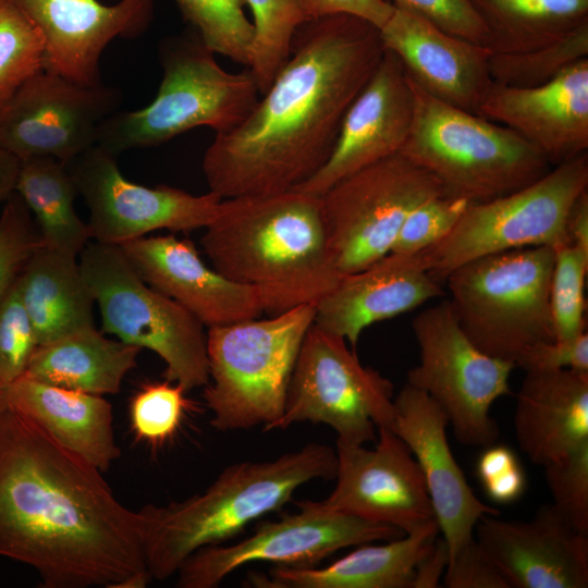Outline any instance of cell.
Masks as SVG:
<instances>
[{
    "instance_id": "cell-1",
    "label": "cell",
    "mask_w": 588,
    "mask_h": 588,
    "mask_svg": "<svg viewBox=\"0 0 588 588\" xmlns=\"http://www.w3.org/2000/svg\"><path fill=\"white\" fill-rule=\"evenodd\" d=\"M380 29L351 14L303 22L291 53L245 120L203 158L222 199L297 188L327 162L343 118L384 53Z\"/></svg>"
},
{
    "instance_id": "cell-2",
    "label": "cell",
    "mask_w": 588,
    "mask_h": 588,
    "mask_svg": "<svg viewBox=\"0 0 588 588\" xmlns=\"http://www.w3.org/2000/svg\"><path fill=\"white\" fill-rule=\"evenodd\" d=\"M96 466L0 406V556L45 588H112L147 569L137 513Z\"/></svg>"
},
{
    "instance_id": "cell-3",
    "label": "cell",
    "mask_w": 588,
    "mask_h": 588,
    "mask_svg": "<svg viewBox=\"0 0 588 588\" xmlns=\"http://www.w3.org/2000/svg\"><path fill=\"white\" fill-rule=\"evenodd\" d=\"M200 244L212 268L256 291L271 315L316 305L342 275L328 247L320 197L295 189L222 199Z\"/></svg>"
},
{
    "instance_id": "cell-4",
    "label": "cell",
    "mask_w": 588,
    "mask_h": 588,
    "mask_svg": "<svg viewBox=\"0 0 588 588\" xmlns=\"http://www.w3.org/2000/svg\"><path fill=\"white\" fill-rule=\"evenodd\" d=\"M335 474V451L311 442L273 460L232 464L204 492L183 501L143 506L136 513L148 572L158 580L175 575L195 551L236 537L281 509L304 483Z\"/></svg>"
},
{
    "instance_id": "cell-5",
    "label": "cell",
    "mask_w": 588,
    "mask_h": 588,
    "mask_svg": "<svg viewBox=\"0 0 588 588\" xmlns=\"http://www.w3.org/2000/svg\"><path fill=\"white\" fill-rule=\"evenodd\" d=\"M162 79L152 101L133 111H115L98 127L97 145L114 156L162 145L196 127L216 134L235 128L258 101L259 88L246 69H222L198 34L169 37L159 46Z\"/></svg>"
},
{
    "instance_id": "cell-6",
    "label": "cell",
    "mask_w": 588,
    "mask_h": 588,
    "mask_svg": "<svg viewBox=\"0 0 588 588\" xmlns=\"http://www.w3.org/2000/svg\"><path fill=\"white\" fill-rule=\"evenodd\" d=\"M409 79L414 118L400 152L431 173L446 196L487 201L551 169L543 154L513 130L446 103Z\"/></svg>"
},
{
    "instance_id": "cell-7",
    "label": "cell",
    "mask_w": 588,
    "mask_h": 588,
    "mask_svg": "<svg viewBox=\"0 0 588 588\" xmlns=\"http://www.w3.org/2000/svg\"><path fill=\"white\" fill-rule=\"evenodd\" d=\"M316 305L208 328L209 382L204 400L220 431L262 426L281 418L292 371Z\"/></svg>"
},
{
    "instance_id": "cell-8",
    "label": "cell",
    "mask_w": 588,
    "mask_h": 588,
    "mask_svg": "<svg viewBox=\"0 0 588 588\" xmlns=\"http://www.w3.org/2000/svg\"><path fill=\"white\" fill-rule=\"evenodd\" d=\"M553 266L554 247H525L474 259L446 277L456 319L480 351L515 365L530 347L555 340Z\"/></svg>"
},
{
    "instance_id": "cell-9",
    "label": "cell",
    "mask_w": 588,
    "mask_h": 588,
    "mask_svg": "<svg viewBox=\"0 0 588 588\" xmlns=\"http://www.w3.org/2000/svg\"><path fill=\"white\" fill-rule=\"evenodd\" d=\"M79 266L101 316V331L147 348L164 363V379L187 392L209 382L204 324L145 283L118 246L88 243Z\"/></svg>"
},
{
    "instance_id": "cell-10",
    "label": "cell",
    "mask_w": 588,
    "mask_h": 588,
    "mask_svg": "<svg viewBox=\"0 0 588 588\" xmlns=\"http://www.w3.org/2000/svg\"><path fill=\"white\" fill-rule=\"evenodd\" d=\"M588 189V152L554 168L507 195L469 204L442 240L418 253L428 273L442 283L460 266L502 252L556 246L578 196Z\"/></svg>"
},
{
    "instance_id": "cell-11",
    "label": "cell",
    "mask_w": 588,
    "mask_h": 588,
    "mask_svg": "<svg viewBox=\"0 0 588 588\" xmlns=\"http://www.w3.org/2000/svg\"><path fill=\"white\" fill-rule=\"evenodd\" d=\"M419 364L407 384L428 394L445 413L456 440L486 448L499 438L492 404L510 395L515 365L480 351L461 328L449 299L420 311L412 322Z\"/></svg>"
},
{
    "instance_id": "cell-12",
    "label": "cell",
    "mask_w": 588,
    "mask_h": 588,
    "mask_svg": "<svg viewBox=\"0 0 588 588\" xmlns=\"http://www.w3.org/2000/svg\"><path fill=\"white\" fill-rule=\"evenodd\" d=\"M393 391L388 378L362 365L345 339L314 322L302 342L283 414L271 430L310 421L328 425L345 443L375 441L378 428L391 429Z\"/></svg>"
},
{
    "instance_id": "cell-13",
    "label": "cell",
    "mask_w": 588,
    "mask_h": 588,
    "mask_svg": "<svg viewBox=\"0 0 588 588\" xmlns=\"http://www.w3.org/2000/svg\"><path fill=\"white\" fill-rule=\"evenodd\" d=\"M440 195V182L401 152L336 182L320 196L336 270L352 273L388 255L412 209Z\"/></svg>"
},
{
    "instance_id": "cell-14",
    "label": "cell",
    "mask_w": 588,
    "mask_h": 588,
    "mask_svg": "<svg viewBox=\"0 0 588 588\" xmlns=\"http://www.w3.org/2000/svg\"><path fill=\"white\" fill-rule=\"evenodd\" d=\"M297 506V513L266 522L243 540L195 551L177 569L176 586L216 588L232 572L253 562L311 567L343 548L405 535L392 525L321 509L315 501H301Z\"/></svg>"
},
{
    "instance_id": "cell-15",
    "label": "cell",
    "mask_w": 588,
    "mask_h": 588,
    "mask_svg": "<svg viewBox=\"0 0 588 588\" xmlns=\"http://www.w3.org/2000/svg\"><path fill=\"white\" fill-rule=\"evenodd\" d=\"M115 157L95 145L68 163L87 205L94 242L119 246L159 230L205 229L217 216L222 201L217 194L193 195L168 185L133 183L124 177Z\"/></svg>"
},
{
    "instance_id": "cell-16",
    "label": "cell",
    "mask_w": 588,
    "mask_h": 588,
    "mask_svg": "<svg viewBox=\"0 0 588 588\" xmlns=\"http://www.w3.org/2000/svg\"><path fill=\"white\" fill-rule=\"evenodd\" d=\"M120 102L114 87L84 86L41 70L0 107V148L20 160L50 157L68 164L97 145L100 123Z\"/></svg>"
},
{
    "instance_id": "cell-17",
    "label": "cell",
    "mask_w": 588,
    "mask_h": 588,
    "mask_svg": "<svg viewBox=\"0 0 588 588\" xmlns=\"http://www.w3.org/2000/svg\"><path fill=\"white\" fill-rule=\"evenodd\" d=\"M377 431L375 449L336 440L334 489L315 503L408 534L436 519L426 481L405 442L390 428Z\"/></svg>"
},
{
    "instance_id": "cell-18",
    "label": "cell",
    "mask_w": 588,
    "mask_h": 588,
    "mask_svg": "<svg viewBox=\"0 0 588 588\" xmlns=\"http://www.w3.org/2000/svg\"><path fill=\"white\" fill-rule=\"evenodd\" d=\"M411 79L385 49L373 74L347 109L323 167L295 191L323 195L345 176L400 152L414 118Z\"/></svg>"
},
{
    "instance_id": "cell-19",
    "label": "cell",
    "mask_w": 588,
    "mask_h": 588,
    "mask_svg": "<svg viewBox=\"0 0 588 588\" xmlns=\"http://www.w3.org/2000/svg\"><path fill=\"white\" fill-rule=\"evenodd\" d=\"M393 408L391 430L418 463L452 559L474 538L478 520L500 511L480 501L470 489L450 449L448 417L428 394L406 383L393 399Z\"/></svg>"
},
{
    "instance_id": "cell-20",
    "label": "cell",
    "mask_w": 588,
    "mask_h": 588,
    "mask_svg": "<svg viewBox=\"0 0 588 588\" xmlns=\"http://www.w3.org/2000/svg\"><path fill=\"white\" fill-rule=\"evenodd\" d=\"M40 32L45 68L69 81L101 85L99 61L115 38H134L150 24L154 0H13Z\"/></svg>"
},
{
    "instance_id": "cell-21",
    "label": "cell",
    "mask_w": 588,
    "mask_h": 588,
    "mask_svg": "<svg viewBox=\"0 0 588 588\" xmlns=\"http://www.w3.org/2000/svg\"><path fill=\"white\" fill-rule=\"evenodd\" d=\"M118 247L145 283L207 328L258 318L265 311L256 291L208 267L191 240L143 236Z\"/></svg>"
},
{
    "instance_id": "cell-22",
    "label": "cell",
    "mask_w": 588,
    "mask_h": 588,
    "mask_svg": "<svg viewBox=\"0 0 588 588\" xmlns=\"http://www.w3.org/2000/svg\"><path fill=\"white\" fill-rule=\"evenodd\" d=\"M475 529L513 588L588 587V536L553 504L541 506L528 522L486 515Z\"/></svg>"
},
{
    "instance_id": "cell-23",
    "label": "cell",
    "mask_w": 588,
    "mask_h": 588,
    "mask_svg": "<svg viewBox=\"0 0 588 588\" xmlns=\"http://www.w3.org/2000/svg\"><path fill=\"white\" fill-rule=\"evenodd\" d=\"M537 147L551 166L588 149V58L532 87L493 83L478 111Z\"/></svg>"
},
{
    "instance_id": "cell-24",
    "label": "cell",
    "mask_w": 588,
    "mask_h": 588,
    "mask_svg": "<svg viewBox=\"0 0 588 588\" xmlns=\"http://www.w3.org/2000/svg\"><path fill=\"white\" fill-rule=\"evenodd\" d=\"M379 29L384 48L399 58L418 86L446 103L477 114L494 83L489 48L443 32L395 7Z\"/></svg>"
},
{
    "instance_id": "cell-25",
    "label": "cell",
    "mask_w": 588,
    "mask_h": 588,
    "mask_svg": "<svg viewBox=\"0 0 588 588\" xmlns=\"http://www.w3.org/2000/svg\"><path fill=\"white\" fill-rule=\"evenodd\" d=\"M441 284L418 254L389 253L362 270L342 274L316 304L314 322L345 339L354 350L370 324L443 296Z\"/></svg>"
},
{
    "instance_id": "cell-26",
    "label": "cell",
    "mask_w": 588,
    "mask_h": 588,
    "mask_svg": "<svg viewBox=\"0 0 588 588\" xmlns=\"http://www.w3.org/2000/svg\"><path fill=\"white\" fill-rule=\"evenodd\" d=\"M514 430L522 452L542 467L588 443V371H527Z\"/></svg>"
},
{
    "instance_id": "cell-27",
    "label": "cell",
    "mask_w": 588,
    "mask_h": 588,
    "mask_svg": "<svg viewBox=\"0 0 588 588\" xmlns=\"http://www.w3.org/2000/svg\"><path fill=\"white\" fill-rule=\"evenodd\" d=\"M0 406L29 418L102 473L121 454L112 406L102 395L52 385L24 373L0 392Z\"/></svg>"
},
{
    "instance_id": "cell-28",
    "label": "cell",
    "mask_w": 588,
    "mask_h": 588,
    "mask_svg": "<svg viewBox=\"0 0 588 588\" xmlns=\"http://www.w3.org/2000/svg\"><path fill=\"white\" fill-rule=\"evenodd\" d=\"M439 525L429 520L380 546H363L326 567L273 565L267 574L250 573L256 588H412L419 561L433 546Z\"/></svg>"
},
{
    "instance_id": "cell-29",
    "label": "cell",
    "mask_w": 588,
    "mask_h": 588,
    "mask_svg": "<svg viewBox=\"0 0 588 588\" xmlns=\"http://www.w3.org/2000/svg\"><path fill=\"white\" fill-rule=\"evenodd\" d=\"M16 283L38 345L94 326L95 301L76 255L39 241Z\"/></svg>"
},
{
    "instance_id": "cell-30",
    "label": "cell",
    "mask_w": 588,
    "mask_h": 588,
    "mask_svg": "<svg viewBox=\"0 0 588 588\" xmlns=\"http://www.w3.org/2000/svg\"><path fill=\"white\" fill-rule=\"evenodd\" d=\"M142 348L105 336L95 326L37 345L25 375L52 385L106 395L120 391Z\"/></svg>"
},
{
    "instance_id": "cell-31",
    "label": "cell",
    "mask_w": 588,
    "mask_h": 588,
    "mask_svg": "<svg viewBox=\"0 0 588 588\" xmlns=\"http://www.w3.org/2000/svg\"><path fill=\"white\" fill-rule=\"evenodd\" d=\"M15 193L34 217L41 244L78 256L89 243L74 206L78 194L66 163L50 157L21 160Z\"/></svg>"
},
{
    "instance_id": "cell-32",
    "label": "cell",
    "mask_w": 588,
    "mask_h": 588,
    "mask_svg": "<svg viewBox=\"0 0 588 588\" xmlns=\"http://www.w3.org/2000/svg\"><path fill=\"white\" fill-rule=\"evenodd\" d=\"M468 1L487 29V48L495 53L549 45L588 22V0Z\"/></svg>"
},
{
    "instance_id": "cell-33",
    "label": "cell",
    "mask_w": 588,
    "mask_h": 588,
    "mask_svg": "<svg viewBox=\"0 0 588 588\" xmlns=\"http://www.w3.org/2000/svg\"><path fill=\"white\" fill-rule=\"evenodd\" d=\"M252 11L254 42L248 71L262 95L291 53L293 37L306 21L296 0H243Z\"/></svg>"
},
{
    "instance_id": "cell-34",
    "label": "cell",
    "mask_w": 588,
    "mask_h": 588,
    "mask_svg": "<svg viewBox=\"0 0 588 588\" xmlns=\"http://www.w3.org/2000/svg\"><path fill=\"white\" fill-rule=\"evenodd\" d=\"M588 58V22L549 45L516 53L490 56L494 83L532 87L544 84L576 62Z\"/></svg>"
},
{
    "instance_id": "cell-35",
    "label": "cell",
    "mask_w": 588,
    "mask_h": 588,
    "mask_svg": "<svg viewBox=\"0 0 588 588\" xmlns=\"http://www.w3.org/2000/svg\"><path fill=\"white\" fill-rule=\"evenodd\" d=\"M184 20L204 44L247 68L254 42V25L243 0H174Z\"/></svg>"
},
{
    "instance_id": "cell-36",
    "label": "cell",
    "mask_w": 588,
    "mask_h": 588,
    "mask_svg": "<svg viewBox=\"0 0 588 588\" xmlns=\"http://www.w3.org/2000/svg\"><path fill=\"white\" fill-rule=\"evenodd\" d=\"M44 68L40 32L13 0H0V107Z\"/></svg>"
},
{
    "instance_id": "cell-37",
    "label": "cell",
    "mask_w": 588,
    "mask_h": 588,
    "mask_svg": "<svg viewBox=\"0 0 588 588\" xmlns=\"http://www.w3.org/2000/svg\"><path fill=\"white\" fill-rule=\"evenodd\" d=\"M179 383H143L130 401L131 427L136 438L152 448L162 446L179 431L194 403Z\"/></svg>"
},
{
    "instance_id": "cell-38",
    "label": "cell",
    "mask_w": 588,
    "mask_h": 588,
    "mask_svg": "<svg viewBox=\"0 0 588 588\" xmlns=\"http://www.w3.org/2000/svg\"><path fill=\"white\" fill-rule=\"evenodd\" d=\"M588 255L567 244L554 246L550 302L555 340L575 338L587 331L585 280Z\"/></svg>"
},
{
    "instance_id": "cell-39",
    "label": "cell",
    "mask_w": 588,
    "mask_h": 588,
    "mask_svg": "<svg viewBox=\"0 0 588 588\" xmlns=\"http://www.w3.org/2000/svg\"><path fill=\"white\" fill-rule=\"evenodd\" d=\"M469 204L446 195L424 200L405 218L390 253L414 255L432 246L450 233Z\"/></svg>"
},
{
    "instance_id": "cell-40",
    "label": "cell",
    "mask_w": 588,
    "mask_h": 588,
    "mask_svg": "<svg viewBox=\"0 0 588 588\" xmlns=\"http://www.w3.org/2000/svg\"><path fill=\"white\" fill-rule=\"evenodd\" d=\"M37 345L15 280L0 301V392L25 373Z\"/></svg>"
},
{
    "instance_id": "cell-41",
    "label": "cell",
    "mask_w": 588,
    "mask_h": 588,
    "mask_svg": "<svg viewBox=\"0 0 588 588\" xmlns=\"http://www.w3.org/2000/svg\"><path fill=\"white\" fill-rule=\"evenodd\" d=\"M543 468L553 505L578 532L588 536V443Z\"/></svg>"
},
{
    "instance_id": "cell-42",
    "label": "cell",
    "mask_w": 588,
    "mask_h": 588,
    "mask_svg": "<svg viewBox=\"0 0 588 588\" xmlns=\"http://www.w3.org/2000/svg\"><path fill=\"white\" fill-rule=\"evenodd\" d=\"M39 243V233L25 204L13 193L0 211V301Z\"/></svg>"
},
{
    "instance_id": "cell-43",
    "label": "cell",
    "mask_w": 588,
    "mask_h": 588,
    "mask_svg": "<svg viewBox=\"0 0 588 588\" xmlns=\"http://www.w3.org/2000/svg\"><path fill=\"white\" fill-rule=\"evenodd\" d=\"M409 11L443 32L487 47V29L468 0H384Z\"/></svg>"
},
{
    "instance_id": "cell-44",
    "label": "cell",
    "mask_w": 588,
    "mask_h": 588,
    "mask_svg": "<svg viewBox=\"0 0 588 588\" xmlns=\"http://www.w3.org/2000/svg\"><path fill=\"white\" fill-rule=\"evenodd\" d=\"M479 455L476 474L487 497L498 504L517 501L525 492L527 478L517 455L506 445L491 444Z\"/></svg>"
},
{
    "instance_id": "cell-45",
    "label": "cell",
    "mask_w": 588,
    "mask_h": 588,
    "mask_svg": "<svg viewBox=\"0 0 588 588\" xmlns=\"http://www.w3.org/2000/svg\"><path fill=\"white\" fill-rule=\"evenodd\" d=\"M444 585L449 588H513L503 571L475 538L450 559Z\"/></svg>"
},
{
    "instance_id": "cell-46",
    "label": "cell",
    "mask_w": 588,
    "mask_h": 588,
    "mask_svg": "<svg viewBox=\"0 0 588 588\" xmlns=\"http://www.w3.org/2000/svg\"><path fill=\"white\" fill-rule=\"evenodd\" d=\"M527 371L574 369L588 371V333L565 340L542 342L527 350L516 362Z\"/></svg>"
},
{
    "instance_id": "cell-47",
    "label": "cell",
    "mask_w": 588,
    "mask_h": 588,
    "mask_svg": "<svg viewBox=\"0 0 588 588\" xmlns=\"http://www.w3.org/2000/svg\"><path fill=\"white\" fill-rule=\"evenodd\" d=\"M306 20L332 14H351L381 28L394 7L384 0H296Z\"/></svg>"
},
{
    "instance_id": "cell-48",
    "label": "cell",
    "mask_w": 588,
    "mask_h": 588,
    "mask_svg": "<svg viewBox=\"0 0 588 588\" xmlns=\"http://www.w3.org/2000/svg\"><path fill=\"white\" fill-rule=\"evenodd\" d=\"M450 560L448 543L437 538L431 549L419 561L415 569L412 588H434L444 574Z\"/></svg>"
},
{
    "instance_id": "cell-49",
    "label": "cell",
    "mask_w": 588,
    "mask_h": 588,
    "mask_svg": "<svg viewBox=\"0 0 588 588\" xmlns=\"http://www.w3.org/2000/svg\"><path fill=\"white\" fill-rule=\"evenodd\" d=\"M566 243L588 255V189L574 203L565 225Z\"/></svg>"
},
{
    "instance_id": "cell-50",
    "label": "cell",
    "mask_w": 588,
    "mask_h": 588,
    "mask_svg": "<svg viewBox=\"0 0 588 588\" xmlns=\"http://www.w3.org/2000/svg\"><path fill=\"white\" fill-rule=\"evenodd\" d=\"M20 163L17 157L0 148V204L15 193Z\"/></svg>"
},
{
    "instance_id": "cell-51",
    "label": "cell",
    "mask_w": 588,
    "mask_h": 588,
    "mask_svg": "<svg viewBox=\"0 0 588 588\" xmlns=\"http://www.w3.org/2000/svg\"><path fill=\"white\" fill-rule=\"evenodd\" d=\"M148 569L134 573L117 583L112 588H144L151 579Z\"/></svg>"
}]
</instances>
